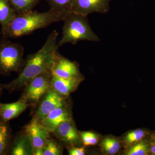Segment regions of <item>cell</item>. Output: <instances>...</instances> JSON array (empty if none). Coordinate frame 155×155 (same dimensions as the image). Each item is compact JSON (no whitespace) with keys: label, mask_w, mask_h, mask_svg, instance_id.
<instances>
[{"label":"cell","mask_w":155,"mask_h":155,"mask_svg":"<svg viewBox=\"0 0 155 155\" xmlns=\"http://www.w3.org/2000/svg\"><path fill=\"white\" fill-rule=\"evenodd\" d=\"M58 35L57 31H51L42 47L37 52L28 56L18 77L8 83L2 84L3 89L10 93L23 89L29 81L38 75L51 72L59 48L57 42Z\"/></svg>","instance_id":"cell-1"},{"label":"cell","mask_w":155,"mask_h":155,"mask_svg":"<svg viewBox=\"0 0 155 155\" xmlns=\"http://www.w3.org/2000/svg\"><path fill=\"white\" fill-rule=\"evenodd\" d=\"M66 17L51 9L43 13L32 10L25 14H17L12 21L2 29L1 34L6 38H18L46 28L54 22L63 21Z\"/></svg>","instance_id":"cell-2"},{"label":"cell","mask_w":155,"mask_h":155,"mask_svg":"<svg viewBox=\"0 0 155 155\" xmlns=\"http://www.w3.org/2000/svg\"><path fill=\"white\" fill-rule=\"evenodd\" d=\"M63 21V36L58 43V48L69 43L75 45L81 41H100L98 37L90 26L87 16L70 12Z\"/></svg>","instance_id":"cell-3"},{"label":"cell","mask_w":155,"mask_h":155,"mask_svg":"<svg viewBox=\"0 0 155 155\" xmlns=\"http://www.w3.org/2000/svg\"><path fill=\"white\" fill-rule=\"evenodd\" d=\"M24 49L22 45L2 37L0 39V75L19 73L24 67Z\"/></svg>","instance_id":"cell-4"},{"label":"cell","mask_w":155,"mask_h":155,"mask_svg":"<svg viewBox=\"0 0 155 155\" xmlns=\"http://www.w3.org/2000/svg\"><path fill=\"white\" fill-rule=\"evenodd\" d=\"M52 73L48 72L38 75L24 87L20 96L30 106L38 104L45 94L51 88Z\"/></svg>","instance_id":"cell-5"},{"label":"cell","mask_w":155,"mask_h":155,"mask_svg":"<svg viewBox=\"0 0 155 155\" xmlns=\"http://www.w3.org/2000/svg\"><path fill=\"white\" fill-rule=\"evenodd\" d=\"M66 103L65 97L50 88L40 101L32 119L41 122L53 110Z\"/></svg>","instance_id":"cell-6"},{"label":"cell","mask_w":155,"mask_h":155,"mask_svg":"<svg viewBox=\"0 0 155 155\" xmlns=\"http://www.w3.org/2000/svg\"><path fill=\"white\" fill-rule=\"evenodd\" d=\"M24 130L30 138L34 150L33 155H43L42 148L51 132L40 122L32 119L24 127Z\"/></svg>","instance_id":"cell-7"},{"label":"cell","mask_w":155,"mask_h":155,"mask_svg":"<svg viewBox=\"0 0 155 155\" xmlns=\"http://www.w3.org/2000/svg\"><path fill=\"white\" fill-rule=\"evenodd\" d=\"M110 0H73L71 12L87 16L93 13L107 14Z\"/></svg>","instance_id":"cell-8"},{"label":"cell","mask_w":155,"mask_h":155,"mask_svg":"<svg viewBox=\"0 0 155 155\" xmlns=\"http://www.w3.org/2000/svg\"><path fill=\"white\" fill-rule=\"evenodd\" d=\"M52 74L63 78L81 77L79 67L76 62H72L56 52L51 69Z\"/></svg>","instance_id":"cell-9"},{"label":"cell","mask_w":155,"mask_h":155,"mask_svg":"<svg viewBox=\"0 0 155 155\" xmlns=\"http://www.w3.org/2000/svg\"><path fill=\"white\" fill-rule=\"evenodd\" d=\"M33 153L30 138L24 130L13 136L8 155H33Z\"/></svg>","instance_id":"cell-10"},{"label":"cell","mask_w":155,"mask_h":155,"mask_svg":"<svg viewBox=\"0 0 155 155\" xmlns=\"http://www.w3.org/2000/svg\"><path fill=\"white\" fill-rule=\"evenodd\" d=\"M83 80V76L63 78L52 74L51 87L61 96L66 97L77 88Z\"/></svg>","instance_id":"cell-11"},{"label":"cell","mask_w":155,"mask_h":155,"mask_svg":"<svg viewBox=\"0 0 155 155\" xmlns=\"http://www.w3.org/2000/svg\"><path fill=\"white\" fill-rule=\"evenodd\" d=\"M70 120H72L71 115L66 103L52 111L40 123L51 133H53L56 127L62 122Z\"/></svg>","instance_id":"cell-12"},{"label":"cell","mask_w":155,"mask_h":155,"mask_svg":"<svg viewBox=\"0 0 155 155\" xmlns=\"http://www.w3.org/2000/svg\"><path fill=\"white\" fill-rule=\"evenodd\" d=\"M53 133L59 140L70 144H77L80 141L79 134L72 120L62 122Z\"/></svg>","instance_id":"cell-13"},{"label":"cell","mask_w":155,"mask_h":155,"mask_svg":"<svg viewBox=\"0 0 155 155\" xmlns=\"http://www.w3.org/2000/svg\"><path fill=\"white\" fill-rule=\"evenodd\" d=\"M30 106L29 104L21 99L10 104L0 103V121L9 122L19 116Z\"/></svg>","instance_id":"cell-14"},{"label":"cell","mask_w":155,"mask_h":155,"mask_svg":"<svg viewBox=\"0 0 155 155\" xmlns=\"http://www.w3.org/2000/svg\"><path fill=\"white\" fill-rule=\"evenodd\" d=\"M12 137V131L9 122L0 121V155H8Z\"/></svg>","instance_id":"cell-15"},{"label":"cell","mask_w":155,"mask_h":155,"mask_svg":"<svg viewBox=\"0 0 155 155\" xmlns=\"http://www.w3.org/2000/svg\"><path fill=\"white\" fill-rule=\"evenodd\" d=\"M9 5L17 14L32 11L41 0H8Z\"/></svg>","instance_id":"cell-16"},{"label":"cell","mask_w":155,"mask_h":155,"mask_svg":"<svg viewBox=\"0 0 155 155\" xmlns=\"http://www.w3.org/2000/svg\"><path fill=\"white\" fill-rule=\"evenodd\" d=\"M16 14L8 0H0V25L2 29L12 21Z\"/></svg>","instance_id":"cell-17"},{"label":"cell","mask_w":155,"mask_h":155,"mask_svg":"<svg viewBox=\"0 0 155 155\" xmlns=\"http://www.w3.org/2000/svg\"><path fill=\"white\" fill-rule=\"evenodd\" d=\"M73 0H46L50 9L66 15L71 12Z\"/></svg>","instance_id":"cell-18"},{"label":"cell","mask_w":155,"mask_h":155,"mask_svg":"<svg viewBox=\"0 0 155 155\" xmlns=\"http://www.w3.org/2000/svg\"><path fill=\"white\" fill-rule=\"evenodd\" d=\"M43 155H63V149L59 143L50 137L42 148Z\"/></svg>","instance_id":"cell-19"},{"label":"cell","mask_w":155,"mask_h":155,"mask_svg":"<svg viewBox=\"0 0 155 155\" xmlns=\"http://www.w3.org/2000/svg\"><path fill=\"white\" fill-rule=\"evenodd\" d=\"M101 146L104 150L109 155L115 154L120 148L119 142L111 138L104 139L102 142Z\"/></svg>","instance_id":"cell-20"},{"label":"cell","mask_w":155,"mask_h":155,"mask_svg":"<svg viewBox=\"0 0 155 155\" xmlns=\"http://www.w3.org/2000/svg\"><path fill=\"white\" fill-rule=\"evenodd\" d=\"M148 144L145 141H140L130 148L126 153L127 155H146L150 153Z\"/></svg>","instance_id":"cell-21"},{"label":"cell","mask_w":155,"mask_h":155,"mask_svg":"<svg viewBox=\"0 0 155 155\" xmlns=\"http://www.w3.org/2000/svg\"><path fill=\"white\" fill-rule=\"evenodd\" d=\"M146 133L141 129L133 130L129 132L125 137V141L128 144H133L139 142L144 137Z\"/></svg>","instance_id":"cell-22"},{"label":"cell","mask_w":155,"mask_h":155,"mask_svg":"<svg viewBox=\"0 0 155 155\" xmlns=\"http://www.w3.org/2000/svg\"><path fill=\"white\" fill-rule=\"evenodd\" d=\"M81 137L85 146L95 145L97 143L98 138L95 134L89 131L81 133Z\"/></svg>","instance_id":"cell-23"},{"label":"cell","mask_w":155,"mask_h":155,"mask_svg":"<svg viewBox=\"0 0 155 155\" xmlns=\"http://www.w3.org/2000/svg\"><path fill=\"white\" fill-rule=\"evenodd\" d=\"M68 152L70 155H84L85 150L84 147H72L68 149Z\"/></svg>","instance_id":"cell-24"},{"label":"cell","mask_w":155,"mask_h":155,"mask_svg":"<svg viewBox=\"0 0 155 155\" xmlns=\"http://www.w3.org/2000/svg\"><path fill=\"white\" fill-rule=\"evenodd\" d=\"M150 151L153 154L155 155V144H154L150 148Z\"/></svg>","instance_id":"cell-25"},{"label":"cell","mask_w":155,"mask_h":155,"mask_svg":"<svg viewBox=\"0 0 155 155\" xmlns=\"http://www.w3.org/2000/svg\"><path fill=\"white\" fill-rule=\"evenodd\" d=\"M4 89H3L2 87V84L0 83V97H1V94H2V91Z\"/></svg>","instance_id":"cell-26"},{"label":"cell","mask_w":155,"mask_h":155,"mask_svg":"<svg viewBox=\"0 0 155 155\" xmlns=\"http://www.w3.org/2000/svg\"><path fill=\"white\" fill-rule=\"evenodd\" d=\"M152 137L153 142V143L154 144H155V134H154V135Z\"/></svg>","instance_id":"cell-27"},{"label":"cell","mask_w":155,"mask_h":155,"mask_svg":"<svg viewBox=\"0 0 155 155\" xmlns=\"http://www.w3.org/2000/svg\"><path fill=\"white\" fill-rule=\"evenodd\" d=\"M0 114H1V108H0Z\"/></svg>","instance_id":"cell-28"}]
</instances>
